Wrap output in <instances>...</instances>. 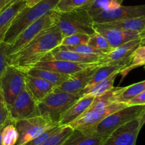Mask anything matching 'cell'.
<instances>
[{
  "label": "cell",
  "mask_w": 145,
  "mask_h": 145,
  "mask_svg": "<svg viewBox=\"0 0 145 145\" xmlns=\"http://www.w3.org/2000/svg\"><path fill=\"white\" fill-rule=\"evenodd\" d=\"M119 73H115L113 75H110V77L107 78L106 79L101 81L100 82L95 85L93 88H91L90 90L85 92L82 97L86 96V95H90V96L97 97L99 95H101L104 94L105 92H108V90H111L112 88H114V82L116 78H117ZM81 97V98H82Z\"/></svg>",
  "instance_id": "cell-27"
},
{
  "label": "cell",
  "mask_w": 145,
  "mask_h": 145,
  "mask_svg": "<svg viewBox=\"0 0 145 145\" xmlns=\"http://www.w3.org/2000/svg\"><path fill=\"white\" fill-rule=\"evenodd\" d=\"M144 109L145 105H128L106 117L96 126L84 134L108 136L122 125L141 116Z\"/></svg>",
  "instance_id": "cell-5"
},
{
  "label": "cell",
  "mask_w": 145,
  "mask_h": 145,
  "mask_svg": "<svg viewBox=\"0 0 145 145\" xmlns=\"http://www.w3.org/2000/svg\"><path fill=\"white\" fill-rule=\"evenodd\" d=\"M9 119H10V118H9ZM4 125L1 128V129H0V145H2V144H1V132H2L3 127H4Z\"/></svg>",
  "instance_id": "cell-45"
},
{
  "label": "cell",
  "mask_w": 145,
  "mask_h": 145,
  "mask_svg": "<svg viewBox=\"0 0 145 145\" xmlns=\"http://www.w3.org/2000/svg\"><path fill=\"white\" fill-rule=\"evenodd\" d=\"M9 26H6L5 28H4L2 30H1V31H0V44H1L3 41H4V36H5L6 32H7V29H8V28L9 27Z\"/></svg>",
  "instance_id": "cell-41"
},
{
  "label": "cell",
  "mask_w": 145,
  "mask_h": 145,
  "mask_svg": "<svg viewBox=\"0 0 145 145\" xmlns=\"http://www.w3.org/2000/svg\"><path fill=\"white\" fill-rule=\"evenodd\" d=\"M128 105H145V90L127 102Z\"/></svg>",
  "instance_id": "cell-38"
},
{
  "label": "cell",
  "mask_w": 145,
  "mask_h": 145,
  "mask_svg": "<svg viewBox=\"0 0 145 145\" xmlns=\"http://www.w3.org/2000/svg\"><path fill=\"white\" fill-rule=\"evenodd\" d=\"M121 3L118 0H93L83 9L88 11L93 17L103 11L116 9L121 5Z\"/></svg>",
  "instance_id": "cell-26"
},
{
  "label": "cell",
  "mask_w": 145,
  "mask_h": 145,
  "mask_svg": "<svg viewBox=\"0 0 145 145\" xmlns=\"http://www.w3.org/2000/svg\"><path fill=\"white\" fill-rule=\"evenodd\" d=\"M91 65L93 64H81L63 60L54 59L50 53H48L33 67L52 71L58 73L72 75Z\"/></svg>",
  "instance_id": "cell-13"
},
{
  "label": "cell",
  "mask_w": 145,
  "mask_h": 145,
  "mask_svg": "<svg viewBox=\"0 0 145 145\" xmlns=\"http://www.w3.org/2000/svg\"><path fill=\"white\" fill-rule=\"evenodd\" d=\"M139 38H140V41H141V42H140V46L145 45V26L144 28H143V29L140 32Z\"/></svg>",
  "instance_id": "cell-39"
},
{
  "label": "cell",
  "mask_w": 145,
  "mask_h": 145,
  "mask_svg": "<svg viewBox=\"0 0 145 145\" xmlns=\"http://www.w3.org/2000/svg\"><path fill=\"white\" fill-rule=\"evenodd\" d=\"M108 136L86 134L74 129L72 134L62 145H102Z\"/></svg>",
  "instance_id": "cell-23"
},
{
  "label": "cell",
  "mask_w": 145,
  "mask_h": 145,
  "mask_svg": "<svg viewBox=\"0 0 145 145\" xmlns=\"http://www.w3.org/2000/svg\"><path fill=\"white\" fill-rule=\"evenodd\" d=\"M143 125L141 117H139L116 129L106 138L102 145H135Z\"/></svg>",
  "instance_id": "cell-10"
},
{
  "label": "cell",
  "mask_w": 145,
  "mask_h": 145,
  "mask_svg": "<svg viewBox=\"0 0 145 145\" xmlns=\"http://www.w3.org/2000/svg\"><path fill=\"white\" fill-rule=\"evenodd\" d=\"M50 53L54 59L63 60L81 64H98L105 55L79 53L69 51L59 50L57 48L52 50Z\"/></svg>",
  "instance_id": "cell-19"
},
{
  "label": "cell",
  "mask_w": 145,
  "mask_h": 145,
  "mask_svg": "<svg viewBox=\"0 0 145 145\" xmlns=\"http://www.w3.org/2000/svg\"><path fill=\"white\" fill-rule=\"evenodd\" d=\"M95 97L86 95L79 98L70 107L68 108L60 117L58 125L60 127L69 126L72 122L82 116L91 106Z\"/></svg>",
  "instance_id": "cell-17"
},
{
  "label": "cell",
  "mask_w": 145,
  "mask_h": 145,
  "mask_svg": "<svg viewBox=\"0 0 145 145\" xmlns=\"http://www.w3.org/2000/svg\"><path fill=\"white\" fill-rule=\"evenodd\" d=\"M130 57L127 58V59L123 60V61H121L118 63H110L104 65H99V68L95 72V73L93 74L86 88L80 92L79 97L81 98L85 92H87L91 88H93L95 85L100 82L101 81L106 79L107 78L110 77V75H113L115 73L120 74L123 70L127 68L130 65Z\"/></svg>",
  "instance_id": "cell-15"
},
{
  "label": "cell",
  "mask_w": 145,
  "mask_h": 145,
  "mask_svg": "<svg viewBox=\"0 0 145 145\" xmlns=\"http://www.w3.org/2000/svg\"><path fill=\"white\" fill-rule=\"evenodd\" d=\"M26 74L31 75V76L44 80L55 85L56 88L62 85L64 82L67 80L71 76L69 75L58 73V72H54V71L41 69V68H35V67L31 68V69L28 70L26 72Z\"/></svg>",
  "instance_id": "cell-24"
},
{
  "label": "cell",
  "mask_w": 145,
  "mask_h": 145,
  "mask_svg": "<svg viewBox=\"0 0 145 145\" xmlns=\"http://www.w3.org/2000/svg\"><path fill=\"white\" fill-rule=\"evenodd\" d=\"M93 26L99 27V28L131 30V31H137L140 32L145 26V16L130 18V19L120 20V21H112V22L93 24Z\"/></svg>",
  "instance_id": "cell-22"
},
{
  "label": "cell",
  "mask_w": 145,
  "mask_h": 145,
  "mask_svg": "<svg viewBox=\"0 0 145 145\" xmlns=\"http://www.w3.org/2000/svg\"><path fill=\"white\" fill-rule=\"evenodd\" d=\"M59 0H41L32 7H25L14 18L6 32L4 42L8 45L30 24L54 10Z\"/></svg>",
  "instance_id": "cell-2"
},
{
  "label": "cell",
  "mask_w": 145,
  "mask_h": 145,
  "mask_svg": "<svg viewBox=\"0 0 145 145\" xmlns=\"http://www.w3.org/2000/svg\"><path fill=\"white\" fill-rule=\"evenodd\" d=\"M63 37L60 30L53 25L40 33L21 51L8 56V65L26 73L45 55L59 46Z\"/></svg>",
  "instance_id": "cell-1"
},
{
  "label": "cell",
  "mask_w": 145,
  "mask_h": 145,
  "mask_svg": "<svg viewBox=\"0 0 145 145\" xmlns=\"http://www.w3.org/2000/svg\"><path fill=\"white\" fill-rule=\"evenodd\" d=\"M1 100H2V97H1V93H0V102H1Z\"/></svg>",
  "instance_id": "cell-46"
},
{
  "label": "cell",
  "mask_w": 145,
  "mask_h": 145,
  "mask_svg": "<svg viewBox=\"0 0 145 145\" xmlns=\"http://www.w3.org/2000/svg\"><path fill=\"white\" fill-rule=\"evenodd\" d=\"M6 1H7V0H0V9H1L3 7V6L4 5Z\"/></svg>",
  "instance_id": "cell-44"
},
{
  "label": "cell",
  "mask_w": 145,
  "mask_h": 145,
  "mask_svg": "<svg viewBox=\"0 0 145 145\" xmlns=\"http://www.w3.org/2000/svg\"><path fill=\"white\" fill-rule=\"evenodd\" d=\"M90 36L85 34H74L62 38L59 45H77L87 44Z\"/></svg>",
  "instance_id": "cell-33"
},
{
  "label": "cell",
  "mask_w": 145,
  "mask_h": 145,
  "mask_svg": "<svg viewBox=\"0 0 145 145\" xmlns=\"http://www.w3.org/2000/svg\"><path fill=\"white\" fill-rule=\"evenodd\" d=\"M8 45L4 41L0 44V80L8 67Z\"/></svg>",
  "instance_id": "cell-35"
},
{
  "label": "cell",
  "mask_w": 145,
  "mask_h": 145,
  "mask_svg": "<svg viewBox=\"0 0 145 145\" xmlns=\"http://www.w3.org/2000/svg\"><path fill=\"white\" fill-rule=\"evenodd\" d=\"M60 127H61L58 125V126L55 127H52L51 128V129H48L47 131L44 132L43 133L40 134L39 136L34 138L33 139L29 141L28 142H27V143L24 144L23 145H40L41 144L43 143L48 137H50L51 135H52L54 133H55L57 131L59 130V129H60Z\"/></svg>",
  "instance_id": "cell-36"
},
{
  "label": "cell",
  "mask_w": 145,
  "mask_h": 145,
  "mask_svg": "<svg viewBox=\"0 0 145 145\" xmlns=\"http://www.w3.org/2000/svg\"><path fill=\"white\" fill-rule=\"evenodd\" d=\"M18 132L16 145H23L37 137L48 129L58 126V124L49 118L35 116L14 122Z\"/></svg>",
  "instance_id": "cell-8"
},
{
  "label": "cell",
  "mask_w": 145,
  "mask_h": 145,
  "mask_svg": "<svg viewBox=\"0 0 145 145\" xmlns=\"http://www.w3.org/2000/svg\"><path fill=\"white\" fill-rule=\"evenodd\" d=\"M140 117H141V119L142 121L143 124H145V109L144 110V112H142V114L141 115V116H140Z\"/></svg>",
  "instance_id": "cell-43"
},
{
  "label": "cell",
  "mask_w": 145,
  "mask_h": 145,
  "mask_svg": "<svg viewBox=\"0 0 145 145\" xmlns=\"http://www.w3.org/2000/svg\"><path fill=\"white\" fill-rule=\"evenodd\" d=\"M55 11L52 10L23 30L12 44L8 45L7 51L8 57L21 51L40 33L55 25Z\"/></svg>",
  "instance_id": "cell-6"
},
{
  "label": "cell",
  "mask_w": 145,
  "mask_h": 145,
  "mask_svg": "<svg viewBox=\"0 0 145 145\" xmlns=\"http://www.w3.org/2000/svg\"><path fill=\"white\" fill-rule=\"evenodd\" d=\"M93 0H59L54 10L57 12H67L83 9Z\"/></svg>",
  "instance_id": "cell-32"
},
{
  "label": "cell",
  "mask_w": 145,
  "mask_h": 145,
  "mask_svg": "<svg viewBox=\"0 0 145 145\" xmlns=\"http://www.w3.org/2000/svg\"><path fill=\"white\" fill-rule=\"evenodd\" d=\"M18 139V132L15 125L11 119L3 127L1 132V144L16 145Z\"/></svg>",
  "instance_id": "cell-30"
},
{
  "label": "cell",
  "mask_w": 145,
  "mask_h": 145,
  "mask_svg": "<svg viewBox=\"0 0 145 145\" xmlns=\"http://www.w3.org/2000/svg\"><path fill=\"white\" fill-rule=\"evenodd\" d=\"M9 120V114L7 105L3 102V100L0 102V129L7 124Z\"/></svg>",
  "instance_id": "cell-37"
},
{
  "label": "cell",
  "mask_w": 145,
  "mask_h": 145,
  "mask_svg": "<svg viewBox=\"0 0 145 145\" xmlns=\"http://www.w3.org/2000/svg\"><path fill=\"white\" fill-rule=\"evenodd\" d=\"M140 38H138L116 47L111 52L106 54L99 61L98 65H104L110 63H115L127 59L131 56L133 53L140 46Z\"/></svg>",
  "instance_id": "cell-18"
},
{
  "label": "cell",
  "mask_w": 145,
  "mask_h": 145,
  "mask_svg": "<svg viewBox=\"0 0 145 145\" xmlns=\"http://www.w3.org/2000/svg\"><path fill=\"white\" fill-rule=\"evenodd\" d=\"M96 32L101 34L108 41L113 48H116L123 44L139 38L140 32L131 30H121L115 28H99L93 26Z\"/></svg>",
  "instance_id": "cell-16"
},
{
  "label": "cell",
  "mask_w": 145,
  "mask_h": 145,
  "mask_svg": "<svg viewBox=\"0 0 145 145\" xmlns=\"http://www.w3.org/2000/svg\"><path fill=\"white\" fill-rule=\"evenodd\" d=\"M145 90V80L124 88H114L112 100L113 102H125Z\"/></svg>",
  "instance_id": "cell-21"
},
{
  "label": "cell",
  "mask_w": 145,
  "mask_h": 145,
  "mask_svg": "<svg viewBox=\"0 0 145 145\" xmlns=\"http://www.w3.org/2000/svg\"><path fill=\"white\" fill-rule=\"evenodd\" d=\"M56 48L59 50H64V51H69L72 52L79 53L85 54H97V55H104L106 54L102 53L98 50L92 48L91 46L88 44L84 45H59Z\"/></svg>",
  "instance_id": "cell-34"
},
{
  "label": "cell",
  "mask_w": 145,
  "mask_h": 145,
  "mask_svg": "<svg viewBox=\"0 0 145 145\" xmlns=\"http://www.w3.org/2000/svg\"><path fill=\"white\" fill-rule=\"evenodd\" d=\"M41 0H26V7H32Z\"/></svg>",
  "instance_id": "cell-42"
},
{
  "label": "cell",
  "mask_w": 145,
  "mask_h": 145,
  "mask_svg": "<svg viewBox=\"0 0 145 145\" xmlns=\"http://www.w3.org/2000/svg\"><path fill=\"white\" fill-rule=\"evenodd\" d=\"M93 21L88 11L78 9L67 12L55 11V25L60 30L64 36L74 34H94Z\"/></svg>",
  "instance_id": "cell-3"
},
{
  "label": "cell",
  "mask_w": 145,
  "mask_h": 145,
  "mask_svg": "<svg viewBox=\"0 0 145 145\" xmlns=\"http://www.w3.org/2000/svg\"><path fill=\"white\" fill-rule=\"evenodd\" d=\"M118 1H121V2H122V1H123V0H118Z\"/></svg>",
  "instance_id": "cell-47"
},
{
  "label": "cell",
  "mask_w": 145,
  "mask_h": 145,
  "mask_svg": "<svg viewBox=\"0 0 145 145\" xmlns=\"http://www.w3.org/2000/svg\"><path fill=\"white\" fill-rule=\"evenodd\" d=\"M79 98V95L57 90L55 88L52 92L37 103L38 114L58 124L62 114Z\"/></svg>",
  "instance_id": "cell-4"
},
{
  "label": "cell",
  "mask_w": 145,
  "mask_h": 145,
  "mask_svg": "<svg viewBox=\"0 0 145 145\" xmlns=\"http://www.w3.org/2000/svg\"><path fill=\"white\" fill-rule=\"evenodd\" d=\"M127 106L128 105L125 102H113L104 107L87 109L82 116L72 122L69 126L74 129L85 133L96 126L106 117Z\"/></svg>",
  "instance_id": "cell-9"
},
{
  "label": "cell",
  "mask_w": 145,
  "mask_h": 145,
  "mask_svg": "<svg viewBox=\"0 0 145 145\" xmlns=\"http://www.w3.org/2000/svg\"><path fill=\"white\" fill-rule=\"evenodd\" d=\"M26 7V0H17L0 14V31L9 26L20 11Z\"/></svg>",
  "instance_id": "cell-25"
},
{
  "label": "cell",
  "mask_w": 145,
  "mask_h": 145,
  "mask_svg": "<svg viewBox=\"0 0 145 145\" xmlns=\"http://www.w3.org/2000/svg\"><path fill=\"white\" fill-rule=\"evenodd\" d=\"M87 44L103 54L108 53L114 49V48L109 44L107 39L103 36L97 32H95L90 36Z\"/></svg>",
  "instance_id": "cell-31"
},
{
  "label": "cell",
  "mask_w": 145,
  "mask_h": 145,
  "mask_svg": "<svg viewBox=\"0 0 145 145\" xmlns=\"http://www.w3.org/2000/svg\"><path fill=\"white\" fill-rule=\"evenodd\" d=\"M144 70H145V65H144Z\"/></svg>",
  "instance_id": "cell-48"
},
{
  "label": "cell",
  "mask_w": 145,
  "mask_h": 145,
  "mask_svg": "<svg viewBox=\"0 0 145 145\" xmlns=\"http://www.w3.org/2000/svg\"><path fill=\"white\" fill-rule=\"evenodd\" d=\"M145 16V4L137 6H122L110 11H103L92 17L94 24L112 22Z\"/></svg>",
  "instance_id": "cell-12"
},
{
  "label": "cell",
  "mask_w": 145,
  "mask_h": 145,
  "mask_svg": "<svg viewBox=\"0 0 145 145\" xmlns=\"http://www.w3.org/2000/svg\"><path fill=\"white\" fill-rule=\"evenodd\" d=\"M74 132L70 126L61 127L60 129L48 137L40 145H62Z\"/></svg>",
  "instance_id": "cell-29"
},
{
  "label": "cell",
  "mask_w": 145,
  "mask_h": 145,
  "mask_svg": "<svg viewBox=\"0 0 145 145\" xmlns=\"http://www.w3.org/2000/svg\"><path fill=\"white\" fill-rule=\"evenodd\" d=\"M25 74L12 65L7 67L0 80V93L7 108L25 89Z\"/></svg>",
  "instance_id": "cell-7"
},
{
  "label": "cell",
  "mask_w": 145,
  "mask_h": 145,
  "mask_svg": "<svg viewBox=\"0 0 145 145\" xmlns=\"http://www.w3.org/2000/svg\"><path fill=\"white\" fill-rule=\"evenodd\" d=\"M25 87L37 103L40 102L56 88L44 80L31 76L28 74H25Z\"/></svg>",
  "instance_id": "cell-20"
},
{
  "label": "cell",
  "mask_w": 145,
  "mask_h": 145,
  "mask_svg": "<svg viewBox=\"0 0 145 145\" xmlns=\"http://www.w3.org/2000/svg\"><path fill=\"white\" fill-rule=\"evenodd\" d=\"M8 109L10 119L14 123L21 119L38 116L37 102L31 96L26 87L16 98Z\"/></svg>",
  "instance_id": "cell-11"
},
{
  "label": "cell",
  "mask_w": 145,
  "mask_h": 145,
  "mask_svg": "<svg viewBox=\"0 0 145 145\" xmlns=\"http://www.w3.org/2000/svg\"><path fill=\"white\" fill-rule=\"evenodd\" d=\"M16 1H17V0H7V1H6V2H5V4H4V5L3 6L2 8L0 9V14H1L2 11H4V10L8 8V7H10L11 4H13L14 3H15Z\"/></svg>",
  "instance_id": "cell-40"
},
{
  "label": "cell",
  "mask_w": 145,
  "mask_h": 145,
  "mask_svg": "<svg viewBox=\"0 0 145 145\" xmlns=\"http://www.w3.org/2000/svg\"><path fill=\"white\" fill-rule=\"evenodd\" d=\"M145 65V45L140 46L130 56V64L127 68L123 70L120 75L125 78L132 70Z\"/></svg>",
  "instance_id": "cell-28"
},
{
  "label": "cell",
  "mask_w": 145,
  "mask_h": 145,
  "mask_svg": "<svg viewBox=\"0 0 145 145\" xmlns=\"http://www.w3.org/2000/svg\"><path fill=\"white\" fill-rule=\"evenodd\" d=\"M99 68V65L98 64H93L85 69L82 70L71 75L67 80L55 88V89L79 95L80 92L86 88L91 78Z\"/></svg>",
  "instance_id": "cell-14"
}]
</instances>
